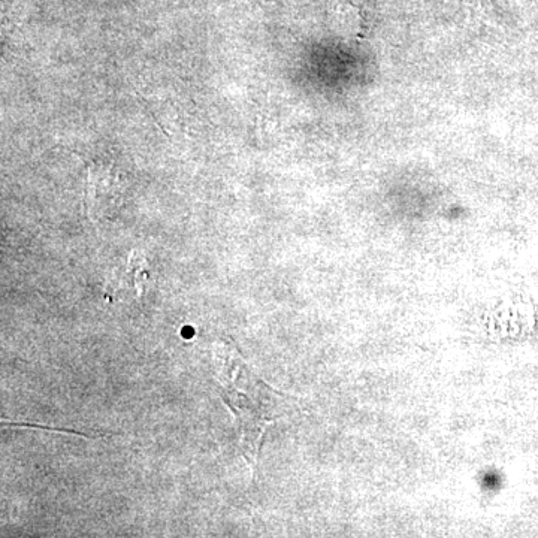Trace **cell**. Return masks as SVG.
<instances>
[{
  "instance_id": "cell-1",
  "label": "cell",
  "mask_w": 538,
  "mask_h": 538,
  "mask_svg": "<svg viewBox=\"0 0 538 538\" xmlns=\"http://www.w3.org/2000/svg\"><path fill=\"white\" fill-rule=\"evenodd\" d=\"M213 352L220 397L234 414L241 450L255 471L265 431L274 422L261 405V395L271 388L247 367L231 340L217 341Z\"/></svg>"
}]
</instances>
